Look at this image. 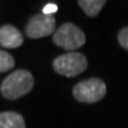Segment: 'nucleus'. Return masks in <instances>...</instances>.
Instances as JSON below:
<instances>
[{"label": "nucleus", "instance_id": "obj_1", "mask_svg": "<svg viewBox=\"0 0 128 128\" xmlns=\"http://www.w3.org/2000/svg\"><path fill=\"white\" fill-rule=\"evenodd\" d=\"M33 86L34 78L32 74L28 70L19 69L17 71H13L2 81L0 92L1 95L7 100H17L28 94L32 90Z\"/></svg>", "mask_w": 128, "mask_h": 128}, {"label": "nucleus", "instance_id": "obj_2", "mask_svg": "<svg viewBox=\"0 0 128 128\" xmlns=\"http://www.w3.org/2000/svg\"><path fill=\"white\" fill-rule=\"evenodd\" d=\"M52 66L57 74L65 77H75L88 66L87 57L81 52H68L55 58Z\"/></svg>", "mask_w": 128, "mask_h": 128}, {"label": "nucleus", "instance_id": "obj_3", "mask_svg": "<svg viewBox=\"0 0 128 128\" xmlns=\"http://www.w3.org/2000/svg\"><path fill=\"white\" fill-rule=\"evenodd\" d=\"M52 40L56 45L64 50L72 51L84 45L86 34L75 24L65 23L55 31L52 36Z\"/></svg>", "mask_w": 128, "mask_h": 128}, {"label": "nucleus", "instance_id": "obj_4", "mask_svg": "<svg viewBox=\"0 0 128 128\" xmlns=\"http://www.w3.org/2000/svg\"><path fill=\"white\" fill-rule=\"evenodd\" d=\"M107 86L101 78H89L77 83L72 90L74 97L78 102L95 103L104 97Z\"/></svg>", "mask_w": 128, "mask_h": 128}, {"label": "nucleus", "instance_id": "obj_5", "mask_svg": "<svg viewBox=\"0 0 128 128\" xmlns=\"http://www.w3.org/2000/svg\"><path fill=\"white\" fill-rule=\"evenodd\" d=\"M56 19L54 16L36 14L28 20L26 25V34L32 39H38L55 33Z\"/></svg>", "mask_w": 128, "mask_h": 128}, {"label": "nucleus", "instance_id": "obj_6", "mask_svg": "<svg viewBox=\"0 0 128 128\" xmlns=\"http://www.w3.org/2000/svg\"><path fill=\"white\" fill-rule=\"evenodd\" d=\"M24 43L23 34L12 25H4L0 28V45L6 49H17Z\"/></svg>", "mask_w": 128, "mask_h": 128}, {"label": "nucleus", "instance_id": "obj_7", "mask_svg": "<svg viewBox=\"0 0 128 128\" xmlns=\"http://www.w3.org/2000/svg\"><path fill=\"white\" fill-rule=\"evenodd\" d=\"M0 128H26L24 118L16 112L0 113Z\"/></svg>", "mask_w": 128, "mask_h": 128}, {"label": "nucleus", "instance_id": "obj_8", "mask_svg": "<svg viewBox=\"0 0 128 128\" xmlns=\"http://www.w3.org/2000/svg\"><path fill=\"white\" fill-rule=\"evenodd\" d=\"M106 4H107L106 0H80L78 1L80 7L84 11V13L88 17H92V18L98 14V12Z\"/></svg>", "mask_w": 128, "mask_h": 128}, {"label": "nucleus", "instance_id": "obj_9", "mask_svg": "<svg viewBox=\"0 0 128 128\" xmlns=\"http://www.w3.org/2000/svg\"><path fill=\"white\" fill-rule=\"evenodd\" d=\"M14 66V58L8 52L0 50V72L10 71Z\"/></svg>", "mask_w": 128, "mask_h": 128}, {"label": "nucleus", "instance_id": "obj_10", "mask_svg": "<svg viewBox=\"0 0 128 128\" xmlns=\"http://www.w3.org/2000/svg\"><path fill=\"white\" fill-rule=\"evenodd\" d=\"M118 40H119L120 45L122 46L124 49L128 50V26L124 28L118 34Z\"/></svg>", "mask_w": 128, "mask_h": 128}, {"label": "nucleus", "instance_id": "obj_11", "mask_svg": "<svg viewBox=\"0 0 128 128\" xmlns=\"http://www.w3.org/2000/svg\"><path fill=\"white\" fill-rule=\"evenodd\" d=\"M58 11V6L56 4H46L43 7V14L46 16H54V13H56Z\"/></svg>", "mask_w": 128, "mask_h": 128}]
</instances>
